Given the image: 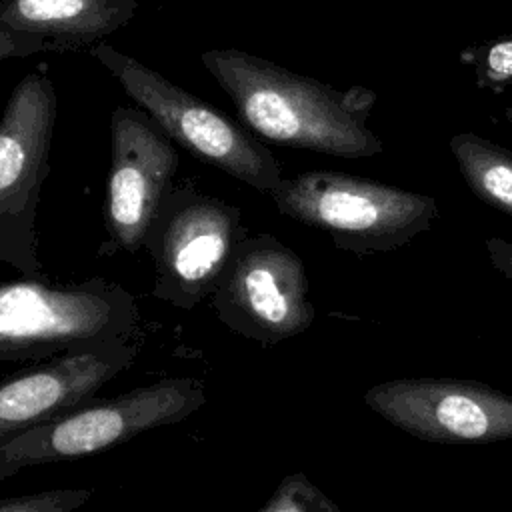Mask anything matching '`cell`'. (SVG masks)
<instances>
[{"instance_id": "6da1fadb", "label": "cell", "mask_w": 512, "mask_h": 512, "mask_svg": "<svg viewBox=\"0 0 512 512\" xmlns=\"http://www.w3.org/2000/svg\"><path fill=\"white\" fill-rule=\"evenodd\" d=\"M200 62L242 122L270 142L340 158L384 150L368 126L376 94L364 86L336 90L240 48L204 50Z\"/></svg>"}, {"instance_id": "7a4b0ae2", "label": "cell", "mask_w": 512, "mask_h": 512, "mask_svg": "<svg viewBox=\"0 0 512 512\" xmlns=\"http://www.w3.org/2000/svg\"><path fill=\"white\" fill-rule=\"evenodd\" d=\"M138 320L134 296L106 278L52 284L24 276L0 284V360H46L82 346L134 342Z\"/></svg>"}, {"instance_id": "3957f363", "label": "cell", "mask_w": 512, "mask_h": 512, "mask_svg": "<svg viewBox=\"0 0 512 512\" xmlns=\"http://www.w3.org/2000/svg\"><path fill=\"white\" fill-rule=\"evenodd\" d=\"M268 196L280 214L326 232L356 256L398 250L438 218L432 196L334 170L282 178Z\"/></svg>"}, {"instance_id": "277c9868", "label": "cell", "mask_w": 512, "mask_h": 512, "mask_svg": "<svg viewBox=\"0 0 512 512\" xmlns=\"http://www.w3.org/2000/svg\"><path fill=\"white\" fill-rule=\"evenodd\" d=\"M88 54L116 78L170 140L198 160L262 194H270L284 178L276 156L222 110L110 44L100 42Z\"/></svg>"}, {"instance_id": "5b68a950", "label": "cell", "mask_w": 512, "mask_h": 512, "mask_svg": "<svg viewBox=\"0 0 512 512\" xmlns=\"http://www.w3.org/2000/svg\"><path fill=\"white\" fill-rule=\"evenodd\" d=\"M206 404L196 376L162 378L120 396L86 402L0 446V480L24 466L74 460L140 432L182 422Z\"/></svg>"}, {"instance_id": "8992f818", "label": "cell", "mask_w": 512, "mask_h": 512, "mask_svg": "<svg viewBox=\"0 0 512 512\" xmlns=\"http://www.w3.org/2000/svg\"><path fill=\"white\" fill-rule=\"evenodd\" d=\"M58 98L46 70L24 74L0 118V262L26 278H46L36 216L50 172Z\"/></svg>"}, {"instance_id": "52a82bcc", "label": "cell", "mask_w": 512, "mask_h": 512, "mask_svg": "<svg viewBox=\"0 0 512 512\" xmlns=\"http://www.w3.org/2000/svg\"><path fill=\"white\" fill-rule=\"evenodd\" d=\"M246 236L236 206L200 192L192 182L172 186L144 238L156 272L152 294L176 308L192 310L214 294Z\"/></svg>"}, {"instance_id": "ba28073f", "label": "cell", "mask_w": 512, "mask_h": 512, "mask_svg": "<svg viewBox=\"0 0 512 512\" xmlns=\"http://www.w3.org/2000/svg\"><path fill=\"white\" fill-rule=\"evenodd\" d=\"M302 258L276 236H246L234 250L214 290L218 320L262 346L306 332L316 316L308 300Z\"/></svg>"}, {"instance_id": "9c48e42d", "label": "cell", "mask_w": 512, "mask_h": 512, "mask_svg": "<svg viewBox=\"0 0 512 512\" xmlns=\"http://www.w3.org/2000/svg\"><path fill=\"white\" fill-rule=\"evenodd\" d=\"M366 406L410 436L436 444L512 440V396L484 382L410 376L364 392Z\"/></svg>"}, {"instance_id": "30bf717a", "label": "cell", "mask_w": 512, "mask_h": 512, "mask_svg": "<svg viewBox=\"0 0 512 512\" xmlns=\"http://www.w3.org/2000/svg\"><path fill=\"white\" fill-rule=\"evenodd\" d=\"M178 152L142 108L116 106L110 118V172L104 220L106 248L136 252L144 246L156 210L172 188Z\"/></svg>"}, {"instance_id": "8fae6325", "label": "cell", "mask_w": 512, "mask_h": 512, "mask_svg": "<svg viewBox=\"0 0 512 512\" xmlns=\"http://www.w3.org/2000/svg\"><path fill=\"white\" fill-rule=\"evenodd\" d=\"M136 342L82 346L0 382V446L96 398L136 360Z\"/></svg>"}, {"instance_id": "7c38bea8", "label": "cell", "mask_w": 512, "mask_h": 512, "mask_svg": "<svg viewBox=\"0 0 512 512\" xmlns=\"http://www.w3.org/2000/svg\"><path fill=\"white\" fill-rule=\"evenodd\" d=\"M138 0H0V26L40 36L46 50H90L126 26Z\"/></svg>"}, {"instance_id": "4fadbf2b", "label": "cell", "mask_w": 512, "mask_h": 512, "mask_svg": "<svg viewBox=\"0 0 512 512\" xmlns=\"http://www.w3.org/2000/svg\"><path fill=\"white\" fill-rule=\"evenodd\" d=\"M448 146L474 196L512 218V152L472 132L452 136Z\"/></svg>"}, {"instance_id": "5bb4252c", "label": "cell", "mask_w": 512, "mask_h": 512, "mask_svg": "<svg viewBox=\"0 0 512 512\" xmlns=\"http://www.w3.org/2000/svg\"><path fill=\"white\" fill-rule=\"evenodd\" d=\"M258 512H342L304 472L286 474Z\"/></svg>"}, {"instance_id": "9a60e30c", "label": "cell", "mask_w": 512, "mask_h": 512, "mask_svg": "<svg viewBox=\"0 0 512 512\" xmlns=\"http://www.w3.org/2000/svg\"><path fill=\"white\" fill-rule=\"evenodd\" d=\"M90 488H54L0 500V512H72L86 504Z\"/></svg>"}, {"instance_id": "2e32d148", "label": "cell", "mask_w": 512, "mask_h": 512, "mask_svg": "<svg viewBox=\"0 0 512 512\" xmlns=\"http://www.w3.org/2000/svg\"><path fill=\"white\" fill-rule=\"evenodd\" d=\"M480 78L494 86L512 84V38L494 42L484 56Z\"/></svg>"}, {"instance_id": "e0dca14e", "label": "cell", "mask_w": 512, "mask_h": 512, "mask_svg": "<svg viewBox=\"0 0 512 512\" xmlns=\"http://www.w3.org/2000/svg\"><path fill=\"white\" fill-rule=\"evenodd\" d=\"M36 52H46V42L40 36L0 26V62L6 58H26Z\"/></svg>"}, {"instance_id": "ac0fdd59", "label": "cell", "mask_w": 512, "mask_h": 512, "mask_svg": "<svg viewBox=\"0 0 512 512\" xmlns=\"http://www.w3.org/2000/svg\"><path fill=\"white\" fill-rule=\"evenodd\" d=\"M486 252L492 268L512 282V242L498 236L486 238Z\"/></svg>"}, {"instance_id": "d6986e66", "label": "cell", "mask_w": 512, "mask_h": 512, "mask_svg": "<svg viewBox=\"0 0 512 512\" xmlns=\"http://www.w3.org/2000/svg\"><path fill=\"white\" fill-rule=\"evenodd\" d=\"M506 116H508V120H510V124H512V108L506 110Z\"/></svg>"}]
</instances>
